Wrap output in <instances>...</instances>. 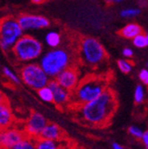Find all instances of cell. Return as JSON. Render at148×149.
I'll use <instances>...</instances> for the list:
<instances>
[{
    "instance_id": "1",
    "label": "cell",
    "mask_w": 148,
    "mask_h": 149,
    "mask_svg": "<svg viewBox=\"0 0 148 149\" xmlns=\"http://www.w3.org/2000/svg\"><path fill=\"white\" fill-rule=\"evenodd\" d=\"M117 108L115 92L107 88L97 98L75 107L77 117L91 126H104L114 116Z\"/></svg>"
},
{
    "instance_id": "2",
    "label": "cell",
    "mask_w": 148,
    "mask_h": 149,
    "mask_svg": "<svg viewBox=\"0 0 148 149\" xmlns=\"http://www.w3.org/2000/svg\"><path fill=\"white\" fill-rule=\"evenodd\" d=\"M108 87V81L103 77L87 76L79 81L77 86L71 92L70 105L77 107L99 96Z\"/></svg>"
},
{
    "instance_id": "3",
    "label": "cell",
    "mask_w": 148,
    "mask_h": 149,
    "mask_svg": "<svg viewBox=\"0 0 148 149\" xmlns=\"http://www.w3.org/2000/svg\"><path fill=\"white\" fill-rule=\"evenodd\" d=\"M73 57L65 48H53L40 58L39 65L49 77H56L64 69L72 65Z\"/></svg>"
},
{
    "instance_id": "4",
    "label": "cell",
    "mask_w": 148,
    "mask_h": 149,
    "mask_svg": "<svg viewBox=\"0 0 148 149\" xmlns=\"http://www.w3.org/2000/svg\"><path fill=\"white\" fill-rule=\"evenodd\" d=\"M16 60L21 63H31L38 59L43 53L42 43L30 35H23L11 49Z\"/></svg>"
},
{
    "instance_id": "5",
    "label": "cell",
    "mask_w": 148,
    "mask_h": 149,
    "mask_svg": "<svg viewBox=\"0 0 148 149\" xmlns=\"http://www.w3.org/2000/svg\"><path fill=\"white\" fill-rule=\"evenodd\" d=\"M79 55L83 64L89 68H97L106 59V52L103 45L90 36L84 37L80 41Z\"/></svg>"
},
{
    "instance_id": "6",
    "label": "cell",
    "mask_w": 148,
    "mask_h": 149,
    "mask_svg": "<svg viewBox=\"0 0 148 149\" xmlns=\"http://www.w3.org/2000/svg\"><path fill=\"white\" fill-rule=\"evenodd\" d=\"M23 35L17 19L7 17L0 20V47L3 51L9 52Z\"/></svg>"
},
{
    "instance_id": "7",
    "label": "cell",
    "mask_w": 148,
    "mask_h": 149,
    "mask_svg": "<svg viewBox=\"0 0 148 149\" xmlns=\"http://www.w3.org/2000/svg\"><path fill=\"white\" fill-rule=\"evenodd\" d=\"M21 79L24 83L34 90L38 89L48 85L50 77L45 73L36 63H27L20 70Z\"/></svg>"
},
{
    "instance_id": "8",
    "label": "cell",
    "mask_w": 148,
    "mask_h": 149,
    "mask_svg": "<svg viewBox=\"0 0 148 149\" xmlns=\"http://www.w3.org/2000/svg\"><path fill=\"white\" fill-rule=\"evenodd\" d=\"M47 118L42 114L38 113V112H32L25 125V135L38 139L39 137L40 133L47 125Z\"/></svg>"
},
{
    "instance_id": "9",
    "label": "cell",
    "mask_w": 148,
    "mask_h": 149,
    "mask_svg": "<svg viewBox=\"0 0 148 149\" xmlns=\"http://www.w3.org/2000/svg\"><path fill=\"white\" fill-rule=\"evenodd\" d=\"M18 23L23 31L34 30V29H43L49 26V20L39 15L24 14L17 18Z\"/></svg>"
},
{
    "instance_id": "10",
    "label": "cell",
    "mask_w": 148,
    "mask_h": 149,
    "mask_svg": "<svg viewBox=\"0 0 148 149\" xmlns=\"http://www.w3.org/2000/svg\"><path fill=\"white\" fill-rule=\"evenodd\" d=\"M55 80L63 88L66 89L69 92H72L79 83L80 74L76 68L69 66V68L64 69L62 72L59 73L56 77Z\"/></svg>"
},
{
    "instance_id": "11",
    "label": "cell",
    "mask_w": 148,
    "mask_h": 149,
    "mask_svg": "<svg viewBox=\"0 0 148 149\" xmlns=\"http://www.w3.org/2000/svg\"><path fill=\"white\" fill-rule=\"evenodd\" d=\"M25 136L24 131L16 128L0 129V146L2 149H11Z\"/></svg>"
},
{
    "instance_id": "12",
    "label": "cell",
    "mask_w": 148,
    "mask_h": 149,
    "mask_svg": "<svg viewBox=\"0 0 148 149\" xmlns=\"http://www.w3.org/2000/svg\"><path fill=\"white\" fill-rule=\"evenodd\" d=\"M53 93V103L58 107L67 106L70 103L71 92L63 88L56 80H51L47 85Z\"/></svg>"
},
{
    "instance_id": "13",
    "label": "cell",
    "mask_w": 148,
    "mask_h": 149,
    "mask_svg": "<svg viewBox=\"0 0 148 149\" xmlns=\"http://www.w3.org/2000/svg\"><path fill=\"white\" fill-rule=\"evenodd\" d=\"M63 136V131L59 125L54 123H47L40 133L39 137L41 139L47 140H59Z\"/></svg>"
},
{
    "instance_id": "14",
    "label": "cell",
    "mask_w": 148,
    "mask_h": 149,
    "mask_svg": "<svg viewBox=\"0 0 148 149\" xmlns=\"http://www.w3.org/2000/svg\"><path fill=\"white\" fill-rule=\"evenodd\" d=\"M13 122V113L7 101L0 104V129L9 127Z\"/></svg>"
},
{
    "instance_id": "15",
    "label": "cell",
    "mask_w": 148,
    "mask_h": 149,
    "mask_svg": "<svg viewBox=\"0 0 148 149\" xmlns=\"http://www.w3.org/2000/svg\"><path fill=\"white\" fill-rule=\"evenodd\" d=\"M66 143L61 139L47 140L38 138L35 143V149H67Z\"/></svg>"
},
{
    "instance_id": "16",
    "label": "cell",
    "mask_w": 148,
    "mask_h": 149,
    "mask_svg": "<svg viewBox=\"0 0 148 149\" xmlns=\"http://www.w3.org/2000/svg\"><path fill=\"white\" fill-rule=\"evenodd\" d=\"M143 32L141 26H139L136 23H130L125 25L124 27L121 28L119 34L126 39H133L135 36Z\"/></svg>"
},
{
    "instance_id": "17",
    "label": "cell",
    "mask_w": 148,
    "mask_h": 149,
    "mask_svg": "<svg viewBox=\"0 0 148 149\" xmlns=\"http://www.w3.org/2000/svg\"><path fill=\"white\" fill-rule=\"evenodd\" d=\"M36 139L25 136L20 141L12 146L11 149H35Z\"/></svg>"
},
{
    "instance_id": "18",
    "label": "cell",
    "mask_w": 148,
    "mask_h": 149,
    "mask_svg": "<svg viewBox=\"0 0 148 149\" xmlns=\"http://www.w3.org/2000/svg\"><path fill=\"white\" fill-rule=\"evenodd\" d=\"M46 43L52 48H56L61 44V36L56 31L48 32L46 36Z\"/></svg>"
},
{
    "instance_id": "19",
    "label": "cell",
    "mask_w": 148,
    "mask_h": 149,
    "mask_svg": "<svg viewBox=\"0 0 148 149\" xmlns=\"http://www.w3.org/2000/svg\"><path fill=\"white\" fill-rule=\"evenodd\" d=\"M38 95L39 98L46 103H53V93L48 86H44L38 90Z\"/></svg>"
},
{
    "instance_id": "20",
    "label": "cell",
    "mask_w": 148,
    "mask_h": 149,
    "mask_svg": "<svg viewBox=\"0 0 148 149\" xmlns=\"http://www.w3.org/2000/svg\"><path fill=\"white\" fill-rule=\"evenodd\" d=\"M132 40L134 46L137 48H145L148 46V36L143 32L135 36Z\"/></svg>"
},
{
    "instance_id": "21",
    "label": "cell",
    "mask_w": 148,
    "mask_h": 149,
    "mask_svg": "<svg viewBox=\"0 0 148 149\" xmlns=\"http://www.w3.org/2000/svg\"><path fill=\"white\" fill-rule=\"evenodd\" d=\"M134 99L136 104H142L145 99V89L143 85H137L135 89Z\"/></svg>"
},
{
    "instance_id": "22",
    "label": "cell",
    "mask_w": 148,
    "mask_h": 149,
    "mask_svg": "<svg viewBox=\"0 0 148 149\" xmlns=\"http://www.w3.org/2000/svg\"><path fill=\"white\" fill-rule=\"evenodd\" d=\"M141 14V10L138 8H135V7H129V8L124 9L121 11L120 16L124 18H134Z\"/></svg>"
},
{
    "instance_id": "23",
    "label": "cell",
    "mask_w": 148,
    "mask_h": 149,
    "mask_svg": "<svg viewBox=\"0 0 148 149\" xmlns=\"http://www.w3.org/2000/svg\"><path fill=\"white\" fill-rule=\"evenodd\" d=\"M3 74L5 76L8 78L9 80H11V82H13L14 84H17V85H19L20 84V78L17 74L13 72L9 68H7V66H5L3 68Z\"/></svg>"
},
{
    "instance_id": "24",
    "label": "cell",
    "mask_w": 148,
    "mask_h": 149,
    "mask_svg": "<svg viewBox=\"0 0 148 149\" xmlns=\"http://www.w3.org/2000/svg\"><path fill=\"white\" fill-rule=\"evenodd\" d=\"M117 66L124 74H129L133 68V65L129 61L124 60V59H119L117 61Z\"/></svg>"
},
{
    "instance_id": "25",
    "label": "cell",
    "mask_w": 148,
    "mask_h": 149,
    "mask_svg": "<svg viewBox=\"0 0 148 149\" xmlns=\"http://www.w3.org/2000/svg\"><path fill=\"white\" fill-rule=\"evenodd\" d=\"M128 132H129V134L132 136H134L136 139H141L142 135H143V133H144V131L140 127H138V126H136V125H131V126H129Z\"/></svg>"
},
{
    "instance_id": "26",
    "label": "cell",
    "mask_w": 148,
    "mask_h": 149,
    "mask_svg": "<svg viewBox=\"0 0 148 149\" xmlns=\"http://www.w3.org/2000/svg\"><path fill=\"white\" fill-rule=\"evenodd\" d=\"M139 79L142 82L144 85H147L148 84V70L147 69H142L139 72Z\"/></svg>"
},
{
    "instance_id": "27",
    "label": "cell",
    "mask_w": 148,
    "mask_h": 149,
    "mask_svg": "<svg viewBox=\"0 0 148 149\" xmlns=\"http://www.w3.org/2000/svg\"><path fill=\"white\" fill-rule=\"evenodd\" d=\"M123 55L125 56V57H127V58H130L132 57L133 56H134V51H133L131 48L129 47H125L124 50H123Z\"/></svg>"
},
{
    "instance_id": "28",
    "label": "cell",
    "mask_w": 148,
    "mask_h": 149,
    "mask_svg": "<svg viewBox=\"0 0 148 149\" xmlns=\"http://www.w3.org/2000/svg\"><path fill=\"white\" fill-rule=\"evenodd\" d=\"M141 140L143 141L145 146L147 148L148 147V132L147 131H144L142 137H141Z\"/></svg>"
},
{
    "instance_id": "29",
    "label": "cell",
    "mask_w": 148,
    "mask_h": 149,
    "mask_svg": "<svg viewBox=\"0 0 148 149\" xmlns=\"http://www.w3.org/2000/svg\"><path fill=\"white\" fill-rule=\"evenodd\" d=\"M112 148L113 149H124L121 145H119L118 143H113L112 144Z\"/></svg>"
},
{
    "instance_id": "30",
    "label": "cell",
    "mask_w": 148,
    "mask_h": 149,
    "mask_svg": "<svg viewBox=\"0 0 148 149\" xmlns=\"http://www.w3.org/2000/svg\"><path fill=\"white\" fill-rule=\"evenodd\" d=\"M106 3H109V4H117V3H121L123 2L124 0H105Z\"/></svg>"
},
{
    "instance_id": "31",
    "label": "cell",
    "mask_w": 148,
    "mask_h": 149,
    "mask_svg": "<svg viewBox=\"0 0 148 149\" xmlns=\"http://www.w3.org/2000/svg\"><path fill=\"white\" fill-rule=\"evenodd\" d=\"M5 101H6V97H5V95L0 92V104L1 103H3V102H5Z\"/></svg>"
},
{
    "instance_id": "32",
    "label": "cell",
    "mask_w": 148,
    "mask_h": 149,
    "mask_svg": "<svg viewBox=\"0 0 148 149\" xmlns=\"http://www.w3.org/2000/svg\"><path fill=\"white\" fill-rule=\"evenodd\" d=\"M45 0H32V2L34 4H42Z\"/></svg>"
},
{
    "instance_id": "33",
    "label": "cell",
    "mask_w": 148,
    "mask_h": 149,
    "mask_svg": "<svg viewBox=\"0 0 148 149\" xmlns=\"http://www.w3.org/2000/svg\"><path fill=\"white\" fill-rule=\"evenodd\" d=\"M0 149H2V148H1V146H0Z\"/></svg>"
}]
</instances>
